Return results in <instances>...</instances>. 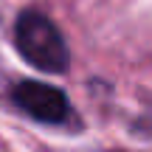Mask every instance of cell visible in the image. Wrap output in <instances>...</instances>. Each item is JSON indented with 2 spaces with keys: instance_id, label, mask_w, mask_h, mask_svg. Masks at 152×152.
Wrapping results in <instances>:
<instances>
[{
  "instance_id": "1",
  "label": "cell",
  "mask_w": 152,
  "mask_h": 152,
  "mask_svg": "<svg viewBox=\"0 0 152 152\" xmlns=\"http://www.w3.org/2000/svg\"><path fill=\"white\" fill-rule=\"evenodd\" d=\"M14 42H17V51L23 54V59L45 73H62L71 62L65 37L39 11H23L17 17Z\"/></svg>"
},
{
  "instance_id": "2",
  "label": "cell",
  "mask_w": 152,
  "mask_h": 152,
  "mask_svg": "<svg viewBox=\"0 0 152 152\" xmlns=\"http://www.w3.org/2000/svg\"><path fill=\"white\" fill-rule=\"evenodd\" d=\"M11 99L23 113H28L37 121H45V124H59L71 113L65 93L51 85H42V82H20L11 93Z\"/></svg>"
}]
</instances>
